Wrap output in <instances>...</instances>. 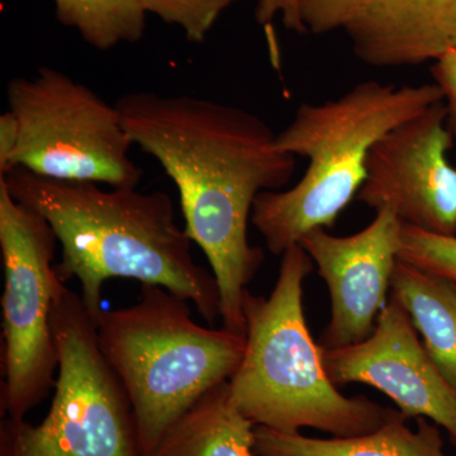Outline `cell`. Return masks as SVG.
Segmentation results:
<instances>
[{
    "instance_id": "7",
    "label": "cell",
    "mask_w": 456,
    "mask_h": 456,
    "mask_svg": "<svg viewBox=\"0 0 456 456\" xmlns=\"http://www.w3.org/2000/svg\"><path fill=\"white\" fill-rule=\"evenodd\" d=\"M7 97L18 127L11 170L113 188L140 184L142 169L130 156L134 143L121 112L86 84L42 66L12 79Z\"/></svg>"
},
{
    "instance_id": "17",
    "label": "cell",
    "mask_w": 456,
    "mask_h": 456,
    "mask_svg": "<svg viewBox=\"0 0 456 456\" xmlns=\"http://www.w3.org/2000/svg\"><path fill=\"white\" fill-rule=\"evenodd\" d=\"M398 256L416 268L456 284V236L439 235L403 224Z\"/></svg>"
},
{
    "instance_id": "20",
    "label": "cell",
    "mask_w": 456,
    "mask_h": 456,
    "mask_svg": "<svg viewBox=\"0 0 456 456\" xmlns=\"http://www.w3.org/2000/svg\"><path fill=\"white\" fill-rule=\"evenodd\" d=\"M275 17H281L288 31L305 35L307 29L299 16L298 0H256L255 18L263 26L272 25Z\"/></svg>"
},
{
    "instance_id": "11",
    "label": "cell",
    "mask_w": 456,
    "mask_h": 456,
    "mask_svg": "<svg viewBox=\"0 0 456 456\" xmlns=\"http://www.w3.org/2000/svg\"><path fill=\"white\" fill-rule=\"evenodd\" d=\"M402 224L395 212L383 207L354 235L338 237L317 228L299 242L316 264L331 298V320L321 346H349L373 332L378 314L388 302Z\"/></svg>"
},
{
    "instance_id": "21",
    "label": "cell",
    "mask_w": 456,
    "mask_h": 456,
    "mask_svg": "<svg viewBox=\"0 0 456 456\" xmlns=\"http://www.w3.org/2000/svg\"><path fill=\"white\" fill-rule=\"evenodd\" d=\"M435 84L439 86L444 95V103L448 110V126L456 137V50H449L432 68Z\"/></svg>"
},
{
    "instance_id": "3",
    "label": "cell",
    "mask_w": 456,
    "mask_h": 456,
    "mask_svg": "<svg viewBox=\"0 0 456 456\" xmlns=\"http://www.w3.org/2000/svg\"><path fill=\"white\" fill-rule=\"evenodd\" d=\"M441 101L437 84L367 80L323 103L301 104L277 134V146L308 159V167L288 191L259 194L251 213L270 253L281 256L311 231L334 226L364 184L375 143Z\"/></svg>"
},
{
    "instance_id": "5",
    "label": "cell",
    "mask_w": 456,
    "mask_h": 456,
    "mask_svg": "<svg viewBox=\"0 0 456 456\" xmlns=\"http://www.w3.org/2000/svg\"><path fill=\"white\" fill-rule=\"evenodd\" d=\"M187 299L141 284L139 302L99 312V346L127 392L141 456H150L171 426L216 387L230 382L246 335L198 325Z\"/></svg>"
},
{
    "instance_id": "4",
    "label": "cell",
    "mask_w": 456,
    "mask_h": 456,
    "mask_svg": "<svg viewBox=\"0 0 456 456\" xmlns=\"http://www.w3.org/2000/svg\"><path fill=\"white\" fill-rule=\"evenodd\" d=\"M314 261L302 245L281 255L269 297L246 292V350L231 378V398L254 422L283 434L314 428L332 437H353L377 430L395 412L365 397H346L330 379L322 346L312 338L303 283Z\"/></svg>"
},
{
    "instance_id": "12",
    "label": "cell",
    "mask_w": 456,
    "mask_h": 456,
    "mask_svg": "<svg viewBox=\"0 0 456 456\" xmlns=\"http://www.w3.org/2000/svg\"><path fill=\"white\" fill-rule=\"evenodd\" d=\"M345 31L367 65L437 61L456 44V0H365Z\"/></svg>"
},
{
    "instance_id": "22",
    "label": "cell",
    "mask_w": 456,
    "mask_h": 456,
    "mask_svg": "<svg viewBox=\"0 0 456 456\" xmlns=\"http://www.w3.org/2000/svg\"><path fill=\"white\" fill-rule=\"evenodd\" d=\"M17 121L11 110L0 116V178L11 170V158L17 146Z\"/></svg>"
},
{
    "instance_id": "8",
    "label": "cell",
    "mask_w": 456,
    "mask_h": 456,
    "mask_svg": "<svg viewBox=\"0 0 456 456\" xmlns=\"http://www.w3.org/2000/svg\"><path fill=\"white\" fill-rule=\"evenodd\" d=\"M57 242L49 222L17 202L0 180L3 419H25L55 388L59 360L51 318L64 283L53 265Z\"/></svg>"
},
{
    "instance_id": "1",
    "label": "cell",
    "mask_w": 456,
    "mask_h": 456,
    "mask_svg": "<svg viewBox=\"0 0 456 456\" xmlns=\"http://www.w3.org/2000/svg\"><path fill=\"white\" fill-rule=\"evenodd\" d=\"M116 106L134 145L178 188L185 232L217 281L222 327L245 334V294L265 259L248 241V222L259 194L293 178L296 156L278 149L259 116L221 102L139 90Z\"/></svg>"
},
{
    "instance_id": "13",
    "label": "cell",
    "mask_w": 456,
    "mask_h": 456,
    "mask_svg": "<svg viewBox=\"0 0 456 456\" xmlns=\"http://www.w3.org/2000/svg\"><path fill=\"white\" fill-rule=\"evenodd\" d=\"M399 411L377 430L353 437L316 439L299 434H283L255 428V456H448L439 426L417 419V428H408Z\"/></svg>"
},
{
    "instance_id": "6",
    "label": "cell",
    "mask_w": 456,
    "mask_h": 456,
    "mask_svg": "<svg viewBox=\"0 0 456 456\" xmlns=\"http://www.w3.org/2000/svg\"><path fill=\"white\" fill-rule=\"evenodd\" d=\"M51 322L59 369L49 413L38 425L4 417L0 456H141L134 408L82 294L62 283Z\"/></svg>"
},
{
    "instance_id": "23",
    "label": "cell",
    "mask_w": 456,
    "mask_h": 456,
    "mask_svg": "<svg viewBox=\"0 0 456 456\" xmlns=\"http://www.w3.org/2000/svg\"><path fill=\"white\" fill-rule=\"evenodd\" d=\"M454 49L456 50V44H455Z\"/></svg>"
},
{
    "instance_id": "9",
    "label": "cell",
    "mask_w": 456,
    "mask_h": 456,
    "mask_svg": "<svg viewBox=\"0 0 456 456\" xmlns=\"http://www.w3.org/2000/svg\"><path fill=\"white\" fill-rule=\"evenodd\" d=\"M452 134L437 102L378 141L367 161L358 200L387 207L411 226L456 236V167L449 163Z\"/></svg>"
},
{
    "instance_id": "14",
    "label": "cell",
    "mask_w": 456,
    "mask_h": 456,
    "mask_svg": "<svg viewBox=\"0 0 456 456\" xmlns=\"http://www.w3.org/2000/svg\"><path fill=\"white\" fill-rule=\"evenodd\" d=\"M391 290L422 336L435 365L456 392V284L398 259Z\"/></svg>"
},
{
    "instance_id": "16",
    "label": "cell",
    "mask_w": 456,
    "mask_h": 456,
    "mask_svg": "<svg viewBox=\"0 0 456 456\" xmlns=\"http://www.w3.org/2000/svg\"><path fill=\"white\" fill-rule=\"evenodd\" d=\"M56 20L77 29L99 51L143 37L147 12L142 0H53Z\"/></svg>"
},
{
    "instance_id": "19",
    "label": "cell",
    "mask_w": 456,
    "mask_h": 456,
    "mask_svg": "<svg viewBox=\"0 0 456 456\" xmlns=\"http://www.w3.org/2000/svg\"><path fill=\"white\" fill-rule=\"evenodd\" d=\"M365 0H298L299 16L307 33L323 35L345 29Z\"/></svg>"
},
{
    "instance_id": "18",
    "label": "cell",
    "mask_w": 456,
    "mask_h": 456,
    "mask_svg": "<svg viewBox=\"0 0 456 456\" xmlns=\"http://www.w3.org/2000/svg\"><path fill=\"white\" fill-rule=\"evenodd\" d=\"M240 0H142L147 13L167 25L178 26L185 38L202 44L222 13Z\"/></svg>"
},
{
    "instance_id": "15",
    "label": "cell",
    "mask_w": 456,
    "mask_h": 456,
    "mask_svg": "<svg viewBox=\"0 0 456 456\" xmlns=\"http://www.w3.org/2000/svg\"><path fill=\"white\" fill-rule=\"evenodd\" d=\"M255 428L237 410L226 382L180 417L150 456H255Z\"/></svg>"
},
{
    "instance_id": "2",
    "label": "cell",
    "mask_w": 456,
    "mask_h": 456,
    "mask_svg": "<svg viewBox=\"0 0 456 456\" xmlns=\"http://www.w3.org/2000/svg\"><path fill=\"white\" fill-rule=\"evenodd\" d=\"M0 180L17 202L49 222L61 245L57 275L64 283L79 281L93 318L113 278L163 287L193 303L208 323L221 317L217 281L193 259V241L176 224L169 194L44 178L23 167Z\"/></svg>"
},
{
    "instance_id": "10",
    "label": "cell",
    "mask_w": 456,
    "mask_h": 456,
    "mask_svg": "<svg viewBox=\"0 0 456 456\" xmlns=\"http://www.w3.org/2000/svg\"><path fill=\"white\" fill-rule=\"evenodd\" d=\"M322 356L336 387H373L391 398L407 419H428L456 443V392L428 355L397 299H388L365 340L336 349L322 347Z\"/></svg>"
}]
</instances>
